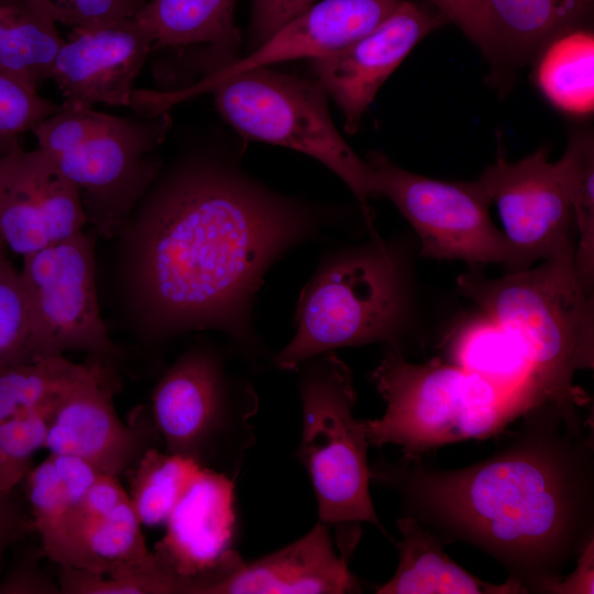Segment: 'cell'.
Wrapping results in <instances>:
<instances>
[{"label": "cell", "instance_id": "cell-1", "mask_svg": "<svg viewBox=\"0 0 594 594\" xmlns=\"http://www.w3.org/2000/svg\"><path fill=\"white\" fill-rule=\"evenodd\" d=\"M140 200L136 278L155 334L218 330L250 366L271 363L253 320L264 277L286 253L324 237L332 211L210 156L179 163Z\"/></svg>", "mask_w": 594, "mask_h": 594}, {"label": "cell", "instance_id": "cell-2", "mask_svg": "<svg viewBox=\"0 0 594 594\" xmlns=\"http://www.w3.org/2000/svg\"><path fill=\"white\" fill-rule=\"evenodd\" d=\"M490 458L437 469L420 457L370 465L396 491L403 516L442 543L463 541L495 558L526 593H546L594 540L593 424L580 409L542 403Z\"/></svg>", "mask_w": 594, "mask_h": 594}, {"label": "cell", "instance_id": "cell-3", "mask_svg": "<svg viewBox=\"0 0 594 594\" xmlns=\"http://www.w3.org/2000/svg\"><path fill=\"white\" fill-rule=\"evenodd\" d=\"M574 253L497 278L472 272L457 279L459 292L517 342L544 399L572 409L590 402L575 373L594 367V298L578 278Z\"/></svg>", "mask_w": 594, "mask_h": 594}, {"label": "cell", "instance_id": "cell-4", "mask_svg": "<svg viewBox=\"0 0 594 594\" xmlns=\"http://www.w3.org/2000/svg\"><path fill=\"white\" fill-rule=\"evenodd\" d=\"M405 271L402 254L380 235L324 253L296 302L295 333L270 364L296 371L316 355L371 343L405 355Z\"/></svg>", "mask_w": 594, "mask_h": 594}, {"label": "cell", "instance_id": "cell-5", "mask_svg": "<svg viewBox=\"0 0 594 594\" xmlns=\"http://www.w3.org/2000/svg\"><path fill=\"white\" fill-rule=\"evenodd\" d=\"M209 91L224 119L243 138L308 155L333 172L355 197L371 235H377L370 200L372 170L339 133L328 109L327 92L317 80L270 67L238 73L213 72L201 81L173 92H151L157 111Z\"/></svg>", "mask_w": 594, "mask_h": 594}, {"label": "cell", "instance_id": "cell-6", "mask_svg": "<svg viewBox=\"0 0 594 594\" xmlns=\"http://www.w3.org/2000/svg\"><path fill=\"white\" fill-rule=\"evenodd\" d=\"M371 381L386 408L381 418L364 420L370 447L396 444L406 457L495 436L536 407L439 358L413 363L385 351Z\"/></svg>", "mask_w": 594, "mask_h": 594}, {"label": "cell", "instance_id": "cell-7", "mask_svg": "<svg viewBox=\"0 0 594 594\" xmlns=\"http://www.w3.org/2000/svg\"><path fill=\"white\" fill-rule=\"evenodd\" d=\"M122 118L62 103L33 133L38 148L80 191L88 221L114 233L157 177L152 155L170 127L166 112Z\"/></svg>", "mask_w": 594, "mask_h": 594}, {"label": "cell", "instance_id": "cell-8", "mask_svg": "<svg viewBox=\"0 0 594 594\" xmlns=\"http://www.w3.org/2000/svg\"><path fill=\"white\" fill-rule=\"evenodd\" d=\"M302 429L296 459L310 479L319 521L336 535L370 522L387 538L370 494V448L364 420L353 417L356 392L351 369L334 351L297 369Z\"/></svg>", "mask_w": 594, "mask_h": 594}, {"label": "cell", "instance_id": "cell-9", "mask_svg": "<svg viewBox=\"0 0 594 594\" xmlns=\"http://www.w3.org/2000/svg\"><path fill=\"white\" fill-rule=\"evenodd\" d=\"M226 351L199 344L167 369L152 394L153 421L168 453L235 480L255 443L258 395Z\"/></svg>", "mask_w": 594, "mask_h": 594}, {"label": "cell", "instance_id": "cell-10", "mask_svg": "<svg viewBox=\"0 0 594 594\" xmlns=\"http://www.w3.org/2000/svg\"><path fill=\"white\" fill-rule=\"evenodd\" d=\"M366 161L374 195L388 198L410 223L422 256L516 271L512 248L492 221L491 201L477 182L429 178L402 168L382 153H372Z\"/></svg>", "mask_w": 594, "mask_h": 594}, {"label": "cell", "instance_id": "cell-11", "mask_svg": "<svg viewBox=\"0 0 594 594\" xmlns=\"http://www.w3.org/2000/svg\"><path fill=\"white\" fill-rule=\"evenodd\" d=\"M20 277L34 359L66 351L118 354L99 310L91 235L82 231L23 256Z\"/></svg>", "mask_w": 594, "mask_h": 594}, {"label": "cell", "instance_id": "cell-12", "mask_svg": "<svg viewBox=\"0 0 594 594\" xmlns=\"http://www.w3.org/2000/svg\"><path fill=\"white\" fill-rule=\"evenodd\" d=\"M476 182L497 208L516 271L575 250L572 210L544 147L516 162L499 153Z\"/></svg>", "mask_w": 594, "mask_h": 594}, {"label": "cell", "instance_id": "cell-13", "mask_svg": "<svg viewBox=\"0 0 594 594\" xmlns=\"http://www.w3.org/2000/svg\"><path fill=\"white\" fill-rule=\"evenodd\" d=\"M234 480L201 468L165 521L153 553L183 583L184 594H212L244 561L230 548L237 528Z\"/></svg>", "mask_w": 594, "mask_h": 594}, {"label": "cell", "instance_id": "cell-14", "mask_svg": "<svg viewBox=\"0 0 594 594\" xmlns=\"http://www.w3.org/2000/svg\"><path fill=\"white\" fill-rule=\"evenodd\" d=\"M79 189L40 148L0 157V239L22 257L84 231Z\"/></svg>", "mask_w": 594, "mask_h": 594}, {"label": "cell", "instance_id": "cell-15", "mask_svg": "<svg viewBox=\"0 0 594 594\" xmlns=\"http://www.w3.org/2000/svg\"><path fill=\"white\" fill-rule=\"evenodd\" d=\"M447 20L437 10L402 0L378 26L346 46L311 59L316 80L342 110L344 130L359 129L380 88L427 34Z\"/></svg>", "mask_w": 594, "mask_h": 594}, {"label": "cell", "instance_id": "cell-16", "mask_svg": "<svg viewBox=\"0 0 594 594\" xmlns=\"http://www.w3.org/2000/svg\"><path fill=\"white\" fill-rule=\"evenodd\" d=\"M141 524L119 479L98 474L80 502L40 534L53 562L109 572L151 558Z\"/></svg>", "mask_w": 594, "mask_h": 594}, {"label": "cell", "instance_id": "cell-17", "mask_svg": "<svg viewBox=\"0 0 594 594\" xmlns=\"http://www.w3.org/2000/svg\"><path fill=\"white\" fill-rule=\"evenodd\" d=\"M152 47L150 32L134 16L74 28L52 73L63 103L130 106L134 80Z\"/></svg>", "mask_w": 594, "mask_h": 594}, {"label": "cell", "instance_id": "cell-18", "mask_svg": "<svg viewBox=\"0 0 594 594\" xmlns=\"http://www.w3.org/2000/svg\"><path fill=\"white\" fill-rule=\"evenodd\" d=\"M112 397L107 370L98 362L84 364L52 415L44 449L78 457L97 472L119 477L148 448L143 431L118 417Z\"/></svg>", "mask_w": 594, "mask_h": 594}, {"label": "cell", "instance_id": "cell-19", "mask_svg": "<svg viewBox=\"0 0 594 594\" xmlns=\"http://www.w3.org/2000/svg\"><path fill=\"white\" fill-rule=\"evenodd\" d=\"M402 0H319L288 21L244 58H223L231 74L338 51L378 26Z\"/></svg>", "mask_w": 594, "mask_h": 594}, {"label": "cell", "instance_id": "cell-20", "mask_svg": "<svg viewBox=\"0 0 594 594\" xmlns=\"http://www.w3.org/2000/svg\"><path fill=\"white\" fill-rule=\"evenodd\" d=\"M328 525L318 522L301 538L243 563L212 594H344L360 593L349 558L333 547Z\"/></svg>", "mask_w": 594, "mask_h": 594}, {"label": "cell", "instance_id": "cell-21", "mask_svg": "<svg viewBox=\"0 0 594 594\" xmlns=\"http://www.w3.org/2000/svg\"><path fill=\"white\" fill-rule=\"evenodd\" d=\"M402 534L394 541L399 563L393 578L377 594H524L521 584L509 578L503 584L483 581L461 568L443 550V543L418 520H397Z\"/></svg>", "mask_w": 594, "mask_h": 594}, {"label": "cell", "instance_id": "cell-22", "mask_svg": "<svg viewBox=\"0 0 594 594\" xmlns=\"http://www.w3.org/2000/svg\"><path fill=\"white\" fill-rule=\"evenodd\" d=\"M448 362L532 405L547 403L528 360L514 338L480 312L459 326L447 340Z\"/></svg>", "mask_w": 594, "mask_h": 594}, {"label": "cell", "instance_id": "cell-23", "mask_svg": "<svg viewBox=\"0 0 594 594\" xmlns=\"http://www.w3.org/2000/svg\"><path fill=\"white\" fill-rule=\"evenodd\" d=\"M235 0H150L134 16L151 34L152 50L207 44L233 57L240 44Z\"/></svg>", "mask_w": 594, "mask_h": 594}, {"label": "cell", "instance_id": "cell-24", "mask_svg": "<svg viewBox=\"0 0 594 594\" xmlns=\"http://www.w3.org/2000/svg\"><path fill=\"white\" fill-rule=\"evenodd\" d=\"M55 24L37 0H0V69L36 89L52 78L65 41Z\"/></svg>", "mask_w": 594, "mask_h": 594}, {"label": "cell", "instance_id": "cell-25", "mask_svg": "<svg viewBox=\"0 0 594 594\" xmlns=\"http://www.w3.org/2000/svg\"><path fill=\"white\" fill-rule=\"evenodd\" d=\"M536 84L558 109L587 114L594 108V36L590 30H570L542 52Z\"/></svg>", "mask_w": 594, "mask_h": 594}, {"label": "cell", "instance_id": "cell-26", "mask_svg": "<svg viewBox=\"0 0 594 594\" xmlns=\"http://www.w3.org/2000/svg\"><path fill=\"white\" fill-rule=\"evenodd\" d=\"M487 20L497 62L526 57L576 19L568 0H488Z\"/></svg>", "mask_w": 594, "mask_h": 594}, {"label": "cell", "instance_id": "cell-27", "mask_svg": "<svg viewBox=\"0 0 594 594\" xmlns=\"http://www.w3.org/2000/svg\"><path fill=\"white\" fill-rule=\"evenodd\" d=\"M560 183L570 204L576 229L574 268L586 292L594 284V142L588 132L571 136L554 163Z\"/></svg>", "mask_w": 594, "mask_h": 594}, {"label": "cell", "instance_id": "cell-28", "mask_svg": "<svg viewBox=\"0 0 594 594\" xmlns=\"http://www.w3.org/2000/svg\"><path fill=\"white\" fill-rule=\"evenodd\" d=\"M201 468L190 458L155 448L145 450L129 476V497L140 524H165Z\"/></svg>", "mask_w": 594, "mask_h": 594}, {"label": "cell", "instance_id": "cell-29", "mask_svg": "<svg viewBox=\"0 0 594 594\" xmlns=\"http://www.w3.org/2000/svg\"><path fill=\"white\" fill-rule=\"evenodd\" d=\"M84 364L63 354L0 366V421L21 413L57 406Z\"/></svg>", "mask_w": 594, "mask_h": 594}, {"label": "cell", "instance_id": "cell-30", "mask_svg": "<svg viewBox=\"0 0 594 594\" xmlns=\"http://www.w3.org/2000/svg\"><path fill=\"white\" fill-rule=\"evenodd\" d=\"M99 472L78 457L50 453L26 476L25 494L38 535L81 501Z\"/></svg>", "mask_w": 594, "mask_h": 594}, {"label": "cell", "instance_id": "cell-31", "mask_svg": "<svg viewBox=\"0 0 594 594\" xmlns=\"http://www.w3.org/2000/svg\"><path fill=\"white\" fill-rule=\"evenodd\" d=\"M63 594H184L180 580L152 552L150 559L110 572L59 565Z\"/></svg>", "mask_w": 594, "mask_h": 594}, {"label": "cell", "instance_id": "cell-32", "mask_svg": "<svg viewBox=\"0 0 594 594\" xmlns=\"http://www.w3.org/2000/svg\"><path fill=\"white\" fill-rule=\"evenodd\" d=\"M57 406L21 413L0 421V493L13 492L32 469L34 454L44 449Z\"/></svg>", "mask_w": 594, "mask_h": 594}, {"label": "cell", "instance_id": "cell-33", "mask_svg": "<svg viewBox=\"0 0 594 594\" xmlns=\"http://www.w3.org/2000/svg\"><path fill=\"white\" fill-rule=\"evenodd\" d=\"M37 89L0 69V157L21 145L20 138L61 109Z\"/></svg>", "mask_w": 594, "mask_h": 594}, {"label": "cell", "instance_id": "cell-34", "mask_svg": "<svg viewBox=\"0 0 594 594\" xmlns=\"http://www.w3.org/2000/svg\"><path fill=\"white\" fill-rule=\"evenodd\" d=\"M32 360L26 298L20 272L8 262L0 270V366Z\"/></svg>", "mask_w": 594, "mask_h": 594}, {"label": "cell", "instance_id": "cell-35", "mask_svg": "<svg viewBox=\"0 0 594 594\" xmlns=\"http://www.w3.org/2000/svg\"><path fill=\"white\" fill-rule=\"evenodd\" d=\"M55 21L82 28L133 18L145 0H37Z\"/></svg>", "mask_w": 594, "mask_h": 594}, {"label": "cell", "instance_id": "cell-36", "mask_svg": "<svg viewBox=\"0 0 594 594\" xmlns=\"http://www.w3.org/2000/svg\"><path fill=\"white\" fill-rule=\"evenodd\" d=\"M488 0H431L447 22L455 23L494 63L496 53L487 20Z\"/></svg>", "mask_w": 594, "mask_h": 594}, {"label": "cell", "instance_id": "cell-37", "mask_svg": "<svg viewBox=\"0 0 594 594\" xmlns=\"http://www.w3.org/2000/svg\"><path fill=\"white\" fill-rule=\"evenodd\" d=\"M319 0H252L250 40L257 47Z\"/></svg>", "mask_w": 594, "mask_h": 594}, {"label": "cell", "instance_id": "cell-38", "mask_svg": "<svg viewBox=\"0 0 594 594\" xmlns=\"http://www.w3.org/2000/svg\"><path fill=\"white\" fill-rule=\"evenodd\" d=\"M37 553L20 556L0 576V593L56 594L61 593L57 581L45 573L37 563Z\"/></svg>", "mask_w": 594, "mask_h": 594}, {"label": "cell", "instance_id": "cell-39", "mask_svg": "<svg viewBox=\"0 0 594 594\" xmlns=\"http://www.w3.org/2000/svg\"><path fill=\"white\" fill-rule=\"evenodd\" d=\"M32 530L31 514L24 510L13 492L0 493V576L8 549Z\"/></svg>", "mask_w": 594, "mask_h": 594}, {"label": "cell", "instance_id": "cell-40", "mask_svg": "<svg viewBox=\"0 0 594 594\" xmlns=\"http://www.w3.org/2000/svg\"><path fill=\"white\" fill-rule=\"evenodd\" d=\"M574 571L554 583L550 594L594 593V540H591L576 557Z\"/></svg>", "mask_w": 594, "mask_h": 594}, {"label": "cell", "instance_id": "cell-41", "mask_svg": "<svg viewBox=\"0 0 594 594\" xmlns=\"http://www.w3.org/2000/svg\"><path fill=\"white\" fill-rule=\"evenodd\" d=\"M573 15L578 19L590 10L593 0H568Z\"/></svg>", "mask_w": 594, "mask_h": 594}, {"label": "cell", "instance_id": "cell-42", "mask_svg": "<svg viewBox=\"0 0 594 594\" xmlns=\"http://www.w3.org/2000/svg\"><path fill=\"white\" fill-rule=\"evenodd\" d=\"M6 249L7 246L0 239V270L9 262L6 255Z\"/></svg>", "mask_w": 594, "mask_h": 594}, {"label": "cell", "instance_id": "cell-43", "mask_svg": "<svg viewBox=\"0 0 594 594\" xmlns=\"http://www.w3.org/2000/svg\"><path fill=\"white\" fill-rule=\"evenodd\" d=\"M426 2H428L429 4L431 3V0H425Z\"/></svg>", "mask_w": 594, "mask_h": 594}]
</instances>
